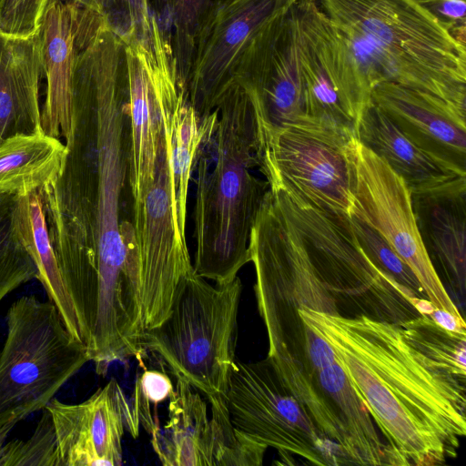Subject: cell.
<instances>
[{"mask_svg":"<svg viewBox=\"0 0 466 466\" xmlns=\"http://www.w3.org/2000/svg\"><path fill=\"white\" fill-rule=\"evenodd\" d=\"M72 99L84 111V119L66 140L67 152L60 171L39 195L56 226L94 242L96 304L123 308L134 302L144 287L137 248L123 239L121 232L129 153L123 52L99 46L83 53L74 69Z\"/></svg>","mask_w":466,"mask_h":466,"instance_id":"1","label":"cell"},{"mask_svg":"<svg viewBox=\"0 0 466 466\" xmlns=\"http://www.w3.org/2000/svg\"><path fill=\"white\" fill-rule=\"evenodd\" d=\"M335 352L358 398L405 465L442 464L466 434L465 380L431 368L400 325L299 310Z\"/></svg>","mask_w":466,"mask_h":466,"instance_id":"2","label":"cell"},{"mask_svg":"<svg viewBox=\"0 0 466 466\" xmlns=\"http://www.w3.org/2000/svg\"><path fill=\"white\" fill-rule=\"evenodd\" d=\"M203 135L194 172L196 197L193 269L226 284L250 262L251 231L269 191L259 170L254 109L246 92L232 83L216 109L200 119Z\"/></svg>","mask_w":466,"mask_h":466,"instance_id":"3","label":"cell"},{"mask_svg":"<svg viewBox=\"0 0 466 466\" xmlns=\"http://www.w3.org/2000/svg\"><path fill=\"white\" fill-rule=\"evenodd\" d=\"M373 89L392 82L466 113V46L417 0H319Z\"/></svg>","mask_w":466,"mask_h":466,"instance_id":"4","label":"cell"},{"mask_svg":"<svg viewBox=\"0 0 466 466\" xmlns=\"http://www.w3.org/2000/svg\"><path fill=\"white\" fill-rule=\"evenodd\" d=\"M241 293L238 277L213 286L193 269L179 285L167 317L145 336L144 350L157 355L208 402L226 400L237 365Z\"/></svg>","mask_w":466,"mask_h":466,"instance_id":"5","label":"cell"},{"mask_svg":"<svg viewBox=\"0 0 466 466\" xmlns=\"http://www.w3.org/2000/svg\"><path fill=\"white\" fill-rule=\"evenodd\" d=\"M250 262L254 290L268 340V356L288 351L306 365V327L301 309L339 314L319 278L302 241L276 195L266 196L251 231Z\"/></svg>","mask_w":466,"mask_h":466,"instance_id":"6","label":"cell"},{"mask_svg":"<svg viewBox=\"0 0 466 466\" xmlns=\"http://www.w3.org/2000/svg\"><path fill=\"white\" fill-rule=\"evenodd\" d=\"M88 361L86 346L68 331L51 301L35 295L15 300L0 351V427L43 410Z\"/></svg>","mask_w":466,"mask_h":466,"instance_id":"7","label":"cell"},{"mask_svg":"<svg viewBox=\"0 0 466 466\" xmlns=\"http://www.w3.org/2000/svg\"><path fill=\"white\" fill-rule=\"evenodd\" d=\"M272 192L338 309L343 305L353 310V317L365 315L394 324L420 316L410 302L414 298L363 252L349 216L299 205L283 191Z\"/></svg>","mask_w":466,"mask_h":466,"instance_id":"8","label":"cell"},{"mask_svg":"<svg viewBox=\"0 0 466 466\" xmlns=\"http://www.w3.org/2000/svg\"><path fill=\"white\" fill-rule=\"evenodd\" d=\"M226 404L233 428L258 444L276 449L283 464H294L291 454L314 465L343 463L268 358L237 360Z\"/></svg>","mask_w":466,"mask_h":466,"instance_id":"9","label":"cell"},{"mask_svg":"<svg viewBox=\"0 0 466 466\" xmlns=\"http://www.w3.org/2000/svg\"><path fill=\"white\" fill-rule=\"evenodd\" d=\"M352 204L350 216L380 233L410 267L435 308L463 319L422 244L404 180L354 136L344 147Z\"/></svg>","mask_w":466,"mask_h":466,"instance_id":"10","label":"cell"},{"mask_svg":"<svg viewBox=\"0 0 466 466\" xmlns=\"http://www.w3.org/2000/svg\"><path fill=\"white\" fill-rule=\"evenodd\" d=\"M350 137L312 122L279 128L258 144L259 172L271 191H283L299 205L350 216L344 147Z\"/></svg>","mask_w":466,"mask_h":466,"instance_id":"11","label":"cell"},{"mask_svg":"<svg viewBox=\"0 0 466 466\" xmlns=\"http://www.w3.org/2000/svg\"><path fill=\"white\" fill-rule=\"evenodd\" d=\"M293 8L305 115L337 122L346 111L356 127L371 104V86L319 0H295Z\"/></svg>","mask_w":466,"mask_h":466,"instance_id":"12","label":"cell"},{"mask_svg":"<svg viewBox=\"0 0 466 466\" xmlns=\"http://www.w3.org/2000/svg\"><path fill=\"white\" fill-rule=\"evenodd\" d=\"M294 2L263 26L233 76L232 83L246 92L253 106L258 143L275 130L308 121Z\"/></svg>","mask_w":466,"mask_h":466,"instance_id":"13","label":"cell"},{"mask_svg":"<svg viewBox=\"0 0 466 466\" xmlns=\"http://www.w3.org/2000/svg\"><path fill=\"white\" fill-rule=\"evenodd\" d=\"M295 0H213L200 25L187 89L198 117L214 111L263 26Z\"/></svg>","mask_w":466,"mask_h":466,"instance_id":"14","label":"cell"},{"mask_svg":"<svg viewBox=\"0 0 466 466\" xmlns=\"http://www.w3.org/2000/svg\"><path fill=\"white\" fill-rule=\"evenodd\" d=\"M52 417L60 466H116L123 463L125 430L137 437L129 405L115 379L87 400L69 404L52 399Z\"/></svg>","mask_w":466,"mask_h":466,"instance_id":"15","label":"cell"},{"mask_svg":"<svg viewBox=\"0 0 466 466\" xmlns=\"http://www.w3.org/2000/svg\"><path fill=\"white\" fill-rule=\"evenodd\" d=\"M371 102L403 136L444 168L466 177V117L443 100L392 82L374 86Z\"/></svg>","mask_w":466,"mask_h":466,"instance_id":"16","label":"cell"},{"mask_svg":"<svg viewBox=\"0 0 466 466\" xmlns=\"http://www.w3.org/2000/svg\"><path fill=\"white\" fill-rule=\"evenodd\" d=\"M83 7L68 0H51L39 31L46 93L41 123L49 136L68 137L71 129L72 79L79 48Z\"/></svg>","mask_w":466,"mask_h":466,"instance_id":"17","label":"cell"},{"mask_svg":"<svg viewBox=\"0 0 466 466\" xmlns=\"http://www.w3.org/2000/svg\"><path fill=\"white\" fill-rule=\"evenodd\" d=\"M148 79L164 127L172 181L173 213L180 239L187 243V204L189 181L203 129L187 89L168 66H157Z\"/></svg>","mask_w":466,"mask_h":466,"instance_id":"18","label":"cell"},{"mask_svg":"<svg viewBox=\"0 0 466 466\" xmlns=\"http://www.w3.org/2000/svg\"><path fill=\"white\" fill-rule=\"evenodd\" d=\"M418 230L438 276L463 293L466 269V179L411 196Z\"/></svg>","mask_w":466,"mask_h":466,"instance_id":"19","label":"cell"},{"mask_svg":"<svg viewBox=\"0 0 466 466\" xmlns=\"http://www.w3.org/2000/svg\"><path fill=\"white\" fill-rule=\"evenodd\" d=\"M43 74L39 33L23 37L0 31V144L15 135L43 130Z\"/></svg>","mask_w":466,"mask_h":466,"instance_id":"20","label":"cell"},{"mask_svg":"<svg viewBox=\"0 0 466 466\" xmlns=\"http://www.w3.org/2000/svg\"><path fill=\"white\" fill-rule=\"evenodd\" d=\"M125 54L129 120L127 181L133 209L141 204L154 180L164 127L149 84L142 42L125 43Z\"/></svg>","mask_w":466,"mask_h":466,"instance_id":"21","label":"cell"},{"mask_svg":"<svg viewBox=\"0 0 466 466\" xmlns=\"http://www.w3.org/2000/svg\"><path fill=\"white\" fill-rule=\"evenodd\" d=\"M355 137L404 180L410 196L440 191L466 179L409 141L372 102L357 123Z\"/></svg>","mask_w":466,"mask_h":466,"instance_id":"22","label":"cell"},{"mask_svg":"<svg viewBox=\"0 0 466 466\" xmlns=\"http://www.w3.org/2000/svg\"><path fill=\"white\" fill-rule=\"evenodd\" d=\"M177 378L163 430L151 434L152 446L165 466H214L215 429L198 390Z\"/></svg>","mask_w":466,"mask_h":466,"instance_id":"23","label":"cell"},{"mask_svg":"<svg viewBox=\"0 0 466 466\" xmlns=\"http://www.w3.org/2000/svg\"><path fill=\"white\" fill-rule=\"evenodd\" d=\"M314 377L339 420L342 434L340 451L348 463L405 465L389 444L381 441L369 410L356 395L338 363L319 370Z\"/></svg>","mask_w":466,"mask_h":466,"instance_id":"24","label":"cell"},{"mask_svg":"<svg viewBox=\"0 0 466 466\" xmlns=\"http://www.w3.org/2000/svg\"><path fill=\"white\" fill-rule=\"evenodd\" d=\"M66 152L61 139L44 130L5 138L0 144V193L38 190L60 171Z\"/></svg>","mask_w":466,"mask_h":466,"instance_id":"25","label":"cell"},{"mask_svg":"<svg viewBox=\"0 0 466 466\" xmlns=\"http://www.w3.org/2000/svg\"><path fill=\"white\" fill-rule=\"evenodd\" d=\"M17 223L23 241L37 268V280L58 309L68 331L78 340L76 319L49 238L40 196H18ZM79 341V340H78Z\"/></svg>","mask_w":466,"mask_h":466,"instance_id":"26","label":"cell"},{"mask_svg":"<svg viewBox=\"0 0 466 466\" xmlns=\"http://www.w3.org/2000/svg\"><path fill=\"white\" fill-rule=\"evenodd\" d=\"M398 325L408 343L430 366L465 380L466 333L446 330L429 315Z\"/></svg>","mask_w":466,"mask_h":466,"instance_id":"27","label":"cell"},{"mask_svg":"<svg viewBox=\"0 0 466 466\" xmlns=\"http://www.w3.org/2000/svg\"><path fill=\"white\" fill-rule=\"evenodd\" d=\"M267 358L320 433L335 442L340 451L342 434L339 420L332 406L319 390L313 372L303 361L289 352Z\"/></svg>","mask_w":466,"mask_h":466,"instance_id":"28","label":"cell"},{"mask_svg":"<svg viewBox=\"0 0 466 466\" xmlns=\"http://www.w3.org/2000/svg\"><path fill=\"white\" fill-rule=\"evenodd\" d=\"M17 201V195L0 193V302L37 279V268L19 231Z\"/></svg>","mask_w":466,"mask_h":466,"instance_id":"29","label":"cell"},{"mask_svg":"<svg viewBox=\"0 0 466 466\" xmlns=\"http://www.w3.org/2000/svg\"><path fill=\"white\" fill-rule=\"evenodd\" d=\"M212 1L164 0L173 30L170 45L176 61L177 76L186 88L198 33Z\"/></svg>","mask_w":466,"mask_h":466,"instance_id":"30","label":"cell"},{"mask_svg":"<svg viewBox=\"0 0 466 466\" xmlns=\"http://www.w3.org/2000/svg\"><path fill=\"white\" fill-rule=\"evenodd\" d=\"M209 404L216 438L214 466L261 465L268 448L248 440L233 428L226 401Z\"/></svg>","mask_w":466,"mask_h":466,"instance_id":"31","label":"cell"},{"mask_svg":"<svg viewBox=\"0 0 466 466\" xmlns=\"http://www.w3.org/2000/svg\"><path fill=\"white\" fill-rule=\"evenodd\" d=\"M355 238L369 259L387 276L392 278L413 298H426V295L410 267L394 251L387 240L375 229L349 216Z\"/></svg>","mask_w":466,"mask_h":466,"instance_id":"32","label":"cell"},{"mask_svg":"<svg viewBox=\"0 0 466 466\" xmlns=\"http://www.w3.org/2000/svg\"><path fill=\"white\" fill-rule=\"evenodd\" d=\"M0 466H60L56 431L46 408L27 440L5 443Z\"/></svg>","mask_w":466,"mask_h":466,"instance_id":"33","label":"cell"},{"mask_svg":"<svg viewBox=\"0 0 466 466\" xmlns=\"http://www.w3.org/2000/svg\"><path fill=\"white\" fill-rule=\"evenodd\" d=\"M173 386L169 377L163 371L146 370L137 380L132 406H129L131 416L137 427L142 423L148 433L152 434L159 427L150 412V406L157 407L169 399L173 393Z\"/></svg>","mask_w":466,"mask_h":466,"instance_id":"34","label":"cell"},{"mask_svg":"<svg viewBox=\"0 0 466 466\" xmlns=\"http://www.w3.org/2000/svg\"><path fill=\"white\" fill-rule=\"evenodd\" d=\"M112 13L115 17L109 22L125 43L149 40L153 17L149 0H110L106 16Z\"/></svg>","mask_w":466,"mask_h":466,"instance_id":"35","label":"cell"},{"mask_svg":"<svg viewBox=\"0 0 466 466\" xmlns=\"http://www.w3.org/2000/svg\"><path fill=\"white\" fill-rule=\"evenodd\" d=\"M51 0H0V31L29 37L40 31L44 12Z\"/></svg>","mask_w":466,"mask_h":466,"instance_id":"36","label":"cell"},{"mask_svg":"<svg viewBox=\"0 0 466 466\" xmlns=\"http://www.w3.org/2000/svg\"><path fill=\"white\" fill-rule=\"evenodd\" d=\"M459 43H466V0H420Z\"/></svg>","mask_w":466,"mask_h":466,"instance_id":"37","label":"cell"},{"mask_svg":"<svg viewBox=\"0 0 466 466\" xmlns=\"http://www.w3.org/2000/svg\"><path fill=\"white\" fill-rule=\"evenodd\" d=\"M306 327V363L313 372L326 367L337 364L335 352L329 344L312 329Z\"/></svg>","mask_w":466,"mask_h":466,"instance_id":"38","label":"cell"},{"mask_svg":"<svg viewBox=\"0 0 466 466\" xmlns=\"http://www.w3.org/2000/svg\"><path fill=\"white\" fill-rule=\"evenodd\" d=\"M430 318L440 327L455 333H466L463 319H458L449 311L435 308Z\"/></svg>","mask_w":466,"mask_h":466,"instance_id":"39","label":"cell"},{"mask_svg":"<svg viewBox=\"0 0 466 466\" xmlns=\"http://www.w3.org/2000/svg\"><path fill=\"white\" fill-rule=\"evenodd\" d=\"M76 5L91 10L100 15H106L110 0H68Z\"/></svg>","mask_w":466,"mask_h":466,"instance_id":"40","label":"cell"},{"mask_svg":"<svg viewBox=\"0 0 466 466\" xmlns=\"http://www.w3.org/2000/svg\"><path fill=\"white\" fill-rule=\"evenodd\" d=\"M411 303L420 315H430L435 309L434 305L426 298H415Z\"/></svg>","mask_w":466,"mask_h":466,"instance_id":"41","label":"cell"},{"mask_svg":"<svg viewBox=\"0 0 466 466\" xmlns=\"http://www.w3.org/2000/svg\"><path fill=\"white\" fill-rule=\"evenodd\" d=\"M15 423L5 424L0 427V456L7 436L15 427Z\"/></svg>","mask_w":466,"mask_h":466,"instance_id":"42","label":"cell"},{"mask_svg":"<svg viewBox=\"0 0 466 466\" xmlns=\"http://www.w3.org/2000/svg\"><path fill=\"white\" fill-rule=\"evenodd\" d=\"M417 1H420V0H417Z\"/></svg>","mask_w":466,"mask_h":466,"instance_id":"43","label":"cell"}]
</instances>
